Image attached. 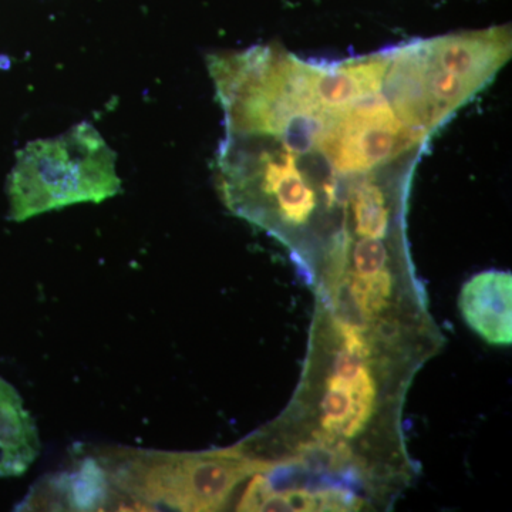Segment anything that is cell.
Masks as SVG:
<instances>
[{
	"label": "cell",
	"mask_w": 512,
	"mask_h": 512,
	"mask_svg": "<svg viewBox=\"0 0 512 512\" xmlns=\"http://www.w3.org/2000/svg\"><path fill=\"white\" fill-rule=\"evenodd\" d=\"M322 402V427L330 436L353 439L366 429L375 412V400L357 396L335 375L326 383Z\"/></svg>",
	"instance_id": "obj_7"
},
{
	"label": "cell",
	"mask_w": 512,
	"mask_h": 512,
	"mask_svg": "<svg viewBox=\"0 0 512 512\" xmlns=\"http://www.w3.org/2000/svg\"><path fill=\"white\" fill-rule=\"evenodd\" d=\"M345 282L357 308L366 319L376 318L389 306L393 292V275L390 269H383L372 275L349 272Z\"/></svg>",
	"instance_id": "obj_8"
},
{
	"label": "cell",
	"mask_w": 512,
	"mask_h": 512,
	"mask_svg": "<svg viewBox=\"0 0 512 512\" xmlns=\"http://www.w3.org/2000/svg\"><path fill=\"white\" fill-rule=\"evenodd\" d=\"M224 114L215 177L229 210L348 268L357 238L389 227L431 140L456 116L427 40L353 59H302L278 43L207 57Z\"/></svg>",
	"instance_id": "obj_1"
},
{
	"label": "cell",
	"mask_w": 512,
	"mask_h": 512,
	"mask_svg": "<svg viewBox=\"0 0 512 512\" xmlns=\"http://www.w3.org/2000/svg\"><path fill=\"white\" fill-rule=\"evenodd\" d=\"M39 451L35 421L15 387L0 377V478L25 474Z\"/></svg>",
	"instance_id": "obj_6"
},
{
	"label": "cell",
	"mask_w": 512,
	"mask_h": 512,
	"mask_svg": "<svg viewBox=\"0 0 512 512\" xmlns=\"http://www.w3.org/2000/svg\"><path fill=\"white\" fill-rule=\"evenodd\" d=\"M94 456L133 511H220L245 478L275 464L238 447L198 453L116 447Z\"/></svg>",
	"instance_id": "obj_2"
},
{
	"label": "cell",
	"mask_w": 512,
	"mask_h": 512,
	"mask_svg": "<svg viewBox=\"0 0 512 512\" xmlns=\"http://www.w3.org/2000/svg\"><path fill=\"white\" fill-rule=\"evenodd\" d=\"M116 153L96 127L76 124L53 138L30 141L16 153L8 178L9 218L37 215L84 202H100L121 191Z\"/></svg>",
	"instance_id": "obj_3"
},
{
	"label": "cell",
	"mask_w": 512,
	"mask_h": 512,
	"mask_svg": "<svg viewBox=\"0 0 512 512\" xmlns=\"http://www.w3.org/2000/svg\"><path fill=\"white\" fill-rule=\"evenodd\" d=\"M16 510L133 511L94 454L80 458L69 470L37 481Z\"/></svg>",
	"instance_id": "obj_4"
},
{
	"label": "cell",
	"mask_w": 512,
	"mask_h": 512,
	"mask_svg": "<svg viewBox=\"0 0 512 512\" xmlns=\"http://www.w3.org/2000/svg\"><path fill=\"white\" fill-rule=\"evenodd\" d=\"M512 276L505 271H485L468 279L458 306L464 320L488 345L512 342Z\"/></svg>",
	"instance_id": "obj_5"
}]
</instances>
